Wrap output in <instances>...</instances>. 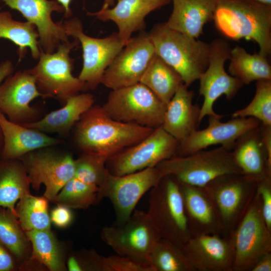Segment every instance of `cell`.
<instances>
[{"instance_id":"obj_1","label":"cell","mask_w":271,"mask_h":271,"mask_svg":"<svg viewBox=\"0 0 271 271\" xmlns=\"http://www.w3.org/2000/svg\"><path fill=\"white\" fill-rule=\"evenodd\" d=\"M75 125V141L82 152L107 160L138 143L154 129L115 120L98 105H93L86 111Z\"/></svg>"},{"instance_id":"obj_2","label":"cell","mask_w":271,"mask_h":271,"mask_svg":"<svg viewBox=\"0 0 271 271\" xmlns=\"http://www.w3.org/2000/svg\"><path fill=\"white\" fill-rule=\"evenodd\" d=\"M213 20L225 37L256 43L259 54L271 53V6L255 0H216Z\"/></svg>"},{"instance_id":"obj_3","label":"cell","mask_w":271,"mask_h":271,"mask_svg":"<svg viewBox=\"0 0 271 271\" xmlns=\"http://www.w3.org/2000/svg\"><path fill=\"white\" fill-rule=\"evenodd\" d=\"M155 53L175 69L189 87L208 65L210 45L168 27L155 25L148 33Z\"/></svg>"},{"instance_id":"obj_4","label":"cell","mask_w":271,"mask_h":271,"mask_svg":"<svg viewBox=\"0 0 271 271\" xmlns=\"http://www.w3.org/2000/svg\"><path fill=\"white\" fill-rule=\"evenodd\" d=\"M156 167L163 176L171 175L180 183L201 188L220 176L241 174L234 162L231 149L222 146L187 156H177Z\"/></svg>"},{"instance_id":"obj_5","label":"cell","mask_w":271,"mask_h":271,"mask_svg":"<svg viewBox=\"0 0 271 271\" xmlns=\"http://www.w3.org/2000/svg\"><path fill=\"white\" fill-rule=\"evenodd\" d=\"M147 212L161 238L180 246L192 236L180 184L173 176H163L151 189Z\"/></svg>"},{"instance_id":"obj_6","label":"cell","mask_w":271,"mask_h":271,"mask_svg":"<svg viewBox=\"0 0 271 271\" xmlns=\"http://www.w3.org/2000/svg\"><path fill=\"white\" fill-rule=\"evenodd\" d=\"M78 44L74 39L61 44L53 53L41 51L38 63L29 70L43 98H55L65 103L70 97L88 89L72 73L74 59L69 54Z\"/></svg>"},{"instance_id":"obj_7","label":"cell","mask_w":271,"mask_h":271,"mask_svg":"<svg viewBox=\"0 0 271 271\" xmlns=\"http://www.w3.org/2000/svg\"><path fill=\"white\" fill-rule=\"evenodd\" d=\"M102 107L115 120L155 129L162 125L166 105L139 82L111 90Z\"/></svg>"},{"instance_id":"obj_8","label":"cell","mask_w":271,"mask_h":271,"mask_svg":"<svg viewBox=\"0 0 271 271\" xmlns=\"http://www.w3.org/2000/svg\"><path fill=\"white\" fill-rule=\"evenodd\" d=\"M228 236L243 217L256 192V183L242 174L220 176L202 187Z\"/></svg>"},{"instance_id":"obj_9","label":"cell","mask_w":271,"mask_h":271,"mask_svg":"<svg viewBox=\"0 0 271 271\" xmlns=\"http://www.w3.org/2000/svg\"><path fill=\"white\" fill-rule=\"evenodd\" d=\"M228 236L234 251L232 271H251L259 258L271 252V230L263 218L257 192L245 214Z\"/></svg>"},{"instance_id":"obj_10","label":"cell","mask_w":271,"mask_h":271,"mask_svg":"<svg viewBox=\"0 0 271 271\" xmlns=\"http://www.w3.org/2000/svg\"><path fill=\"white\" fill-rule=\"evenodd\" d=\"M100 236L116 254L150 265V254L161 238L147 212L136 209L123 224L104 227Z\"/></svg>"},{"instance_id":"obj_11","label":"cell","mask_w":271,"mask_h":271,"mask_svg":"<svg viewBox=\"0 0 271 271\" xmlns=\"http://www.w3.org/2000/svg\"><path fill=\"white\" fill-rule=\"evenodd\" d=\"M179 142L162 126L138 143L110 157L106 167L113 175L121 176L155 167L178 156Z\"/></svg>"},{"instance_id":"obj_12","label":"cell","mask_w":271,"mask_h":271,"mask_svg":"<svg viewBox=\"0 0 271 271\" xmlns=\"http://www.w3.org/2000/svg\"><path fill=\"white\" fill-rule=\"evenodd\" d=\"M66 32L81 44L83 65L78 78L88 89L94 90L101 83L104 73L125 43L117 32L102 38L85 34L81 21L77 18L63 22Z\"/></svg>"},{"instance_id":"obj_13","label":"cell","mask_w":271,"mask_h":271,"mask_svg":"<svg viewBox=\"0 0 271 271\" xmlns=\"http://www.w3.org/2000/svg\"><path fill=\"white\" fill-rule=\"evenodd\" d=\"M48 147L22 157V162L32 188L39 190L45 187L44 196L49 201L56 197L63 186L74 177V159L71 154Z\"/></svg>"},{"instance_id":"obj_14","label":"cell","mask_w":271,"mask_h":271,"mask_svg":"<svg viewBox=\"0 0 271 271\" xmlns=\"http://www.w3.org/2000/svg\"><path fill=\"white\" fill-rule=\"evenodd\" d=\"M163 177L156 167L124 175H108L99 187L98 198H108L114 208L115 220L114 225L125 223L135 210L142 196L155 186Z\"/></svg>"},{"instance_id":"obj_15","label":"cell","mask_w":271,"mask_h":271,"mask_svg":"<svg viewBox=\"0 0 271 271\" xmlns=\"http://www.w3.org/2000/svg\"><path fill=\"white\" fill-rule=\"evenodd\" d=\"M230 51L228 44L223 40H215L210 44L208 65L198 79L199 94L203 97L200 107L201 121L206 116L223 117L214 111L215 102L223 95L227 100H231L243 85L225 70V63L230 59Z\"/></svg>"},{"instance_id":"obj_16","label":"cell","mask_w":271,"mask_h":271,"mask_svg":"<svg viewBox=\"0 0 271 271\" xmlns=\"http://www.w3.org/2000/svg\"><path fill=\"white\" fill-rule=\"evenodd\" d=\"M156 55L149 34L131 37L105 71L101 84L111 90L139 82Z\"/></svg>"},{"instance_id":"obj_17","label":"cell","mask_w":271,"mask_h":271,"mask_svg":"<svg viewBox=\"0 0 271 271\" xmlns=\"http://www.w3.org/2000/svg\"><path fill=\"white\" fill-rule=\"evenodd\" d=\"M39 97H43L30 70L18 71L0 85V110L13 122L21 125L34 122L41 118L30 103Z\"/></svg>"},{"instance_id":"obj_18","label":"cell","mask_w":271,"mask_h":271,"mask_svg":"<svg viewBox=\"0 0 271 271\" xmlns=\"http://www.w3.org/2000/svg\"><path fill=\"white\" fill-rule=\"evenodd\" d=\"M11 9L19 12L36 27L39 35V46L45 53L54 52L59 46L69 40L62 22H54L53 12L65 13L57 1L49 0H3Z\"/></svg>"},{"instance_id":"obj_19","label":"cell","mask_w":271,"mask_h":271,"mask_svg":"<svg viewBox=\"0 0 271 271\" xmlns=\"http://www.w3.org/2000/svg\"><path fill=\"white\" fill-rule=\"evenodd\" d=\"M222 117L208 116L206 128L194 131L179 142L178 156H187L217 145L232 150L238 138L260 124L253 117H232L226 122L221 121Z\"/></svg>"},{"instance_id":"obj_20","label":"cell","mask_w":271,"mask_h":271,"mask_svg":"<svg viewBox=\"0 0 271 271\" xmlns=\"http://www.w3.org/2000/svg\"><path fill=\"white\" fill-rule=\"evenodd\" d=\"M180 248L195 271H232L234 251L229 236H192Z\"/></svg>"},{"instance_id":"obj_21","label":"cell","mask_w":271,"mask_h":271,"mask_svg":"<svg viewBox=\"0 0 271 271\" xmlns=\"http://www.w3.org/2000/svg\"><path fill=\"white\" fill-rule=\"evenodd\" d=\"M169 3L164 0H117L116 4L111 8L87 14L104 22H114L118 28V36L125 44L133 33L143 31L146 27L145 18L150 13Z\"/></svg>"},{"instance_id":"obj_22","label":"cell","mask_w":271,"mask_h":271,"mask_svg":"<svg viewBox=\"0 0 271 271\" xmlns=\"http://www.w3.org/2000/svg\"><path fill=\"white\" fill-rule=\"evenodd\" d=\"M231 152L241 174L250 180L257 183L271 176V161L262 141L260 125L238 138Z\"/></svg>"},{"instance_id":"obj_23","label":"cell","mask_w":271,"mask_h":271,"mask_svg":"<svg viewBox=\"0 0 271 271\" xmlns=\"http://www.w3.org/2000/svg\"><path fill=\"white\" fill-rule=\"evenodd\" d=\"M0 127L4 138L1 159L4 160H19L35 150L64 143L40 130L11 121L1 110Z\"/></svg>"},{"instance_id":"obj_24","label":"cell","mask_w":271,"mask_h":271,"mask_svg":"<svg viewBox=\"0 0 271 271\" xmlns=\"http://www.w3.org/2000/svg\"><path fill=\"white\" fill-rule=\"evenodd\" d=\"M192 90L181 85L166 107L162 127L179 142L198 129L201 123L200 106L193 104Z\"/></svg>"},{"instance_id":"obj_25","label":"cell","mask_w":271,"mask_h":271,"mask_svg":"<svg viewBox=\"0 0 271 271\" xmlns=\"http://www.w3.org/2000/svg\"><path fill=\"white\" fill-rule=\"evenodd\" d=\"M180 184L192 236L223 234V228L218 214L203 188Z\"/></svg>"},{"instance_id":"obj_26","label":"cell","mask_w":271,"mask_h":271,"mask_svg":"<svg viewBox=\"0 0 271 271\" xmlns=\"http://www.w3.org/2000/svg\"><path fill=\"white\" fill-rule=\"evenodd\" d=\"M172 12L165 25L197 39L204 25L213 19L216 0H172Z\"/></svg>"},{"instance_id":"obj_27","label":"cell","mask_w":271,"mask_h":271,"mask_svg":"<svg viewBox=\"0 0 271 271\" xmlns=\"http://www.w3.org/2000/svg\"><path fill=\"white\" fill-rule=\"evenodd\" d=\"M93 96L78 93L69 98L61 108L53 111L38 120L23 125L45 133H55L62 137L68 135L81 115L94 104Z\"/></svg>"},{"instance_id":"obj_28","label":"cell","mask_w":271,"mask_h":271,"mask_svg":"<svg viewBox=\"0 0 271 271\" xmlns=\"http://www.w3.org/2000/svg\"><path fill=\"white\" fill-rule=\"evenodd\" d=\"M30 186L21 160L0 158V207L9 209L17 217L16 204L30 193Z\"/></svg>"},{"instance_id":"obj_29","label":"cell","mask_w":271,"mask_h":271,"mask_svg":"<svg viewBox=\"0 0 271 271\" xmlns=\"http://www.w3.org/2000/svg\"><path fill=\"white\" fill-rule=\"evenodd\" d=\"M140 82L149 88L166 105L184 84L179 73L156 54Z\"/></svg>"},{"instance_id":"obj_30","label":"cell","mask_w":271,"mask_h":271,"mask_svg":"<svg viewBox=\"0 0 271 271\" xmlns=\"http://www.w3.org/2000/svg\"><path fill=\"white\" fill-rule=\"evenodd\" d=\"M0 39L11 41L18 47L19 59L30 49L33 59L38 60L41 53L39 35L34 25L27 21L14 20L9 12H0Z\"/></svg>"},{"instance_id":"obj_31","label":"cell","mask_w":271,"mask_h":271,"mask_svg":"<svg viewBox=\"0 0 271 271\" xmlns=\"http://www.w3.org/2000/svg\"><path fill=\"white\" fill-rule=\"evenodd\" d=\"M32 247L30 259L35 260L51 271L66 269L64 251L50 229L25 231Z\"/></svg>"},{"instance_id":"obj_32","label":"cell","mask_w":271,"mask_h":271,"mask_svg":"<svg viewBox=\"0 0 271 271\" xmlns=\"http://www.w3.org/2000/svg\"><path fill=\"white\" fill-rule=\"evenodd\" d=\"M228 71L230 75L248 84L253 81L271 79V67L266 57L250 54L236 46L230 51Z\"/></svg>"},{"instance_id":"obj_33","label":"cell","mask_w":271,"mask_h":271,"mask_svg":"<svg viewBox=\"0 0 271 271\" xmlns=\"http://www.w3.org/2000/svg\"><path fill=\"white\" fill-rule=\"evenodd\" d=\"M49 201L45 196H35L30 193L24 195L19 200L16 207L17 217L25 232L51 229Z\"/></svg>"},{"instance_id":"obj_34","label":"cell","mask_w":271,"mask_h":271,"mask_svg":"<svg viewBox=\"0 0 271 271\" xmlns=\"http://www.w3.org/2000/svg\"><path fill=\"white\" fill-rule=\"evenodd\" d=\"M28 240L17 217L9 209L0 207V242L18 259H26Z\"/></svg>"},{"instance_id":"obj_35","label":"cell","mask_w":271,"mask_h":271,"mask_svg":"<svg viewBox=\"0 0 271 271\" xmlns=\"http://www.w3.org/2000/svg\"><path fill=\"white\" fill-rule=\"evenodd\" d=\"M99 187L75 177L69 180L51 202L70 209H86L98 203Z\"/></svg>"},{"instance_id":"obj_36","label":"cell","mask_w":271,"mask_h":271,"mask_svg":"<svg viewBox=\"0 0 271 271\" xmlns=\"http://www.w3.org/2000/svg\"><path fill=\"white\" fill-rule=\"evenodd\" d=\"M149 261L154 271H195L180 246L162 238L151 252Z\"/></svg>"},{"instance_id":"obj_37","label":"cell","mask_w":271,"mask_h":271,"mask_svg":"<svg viewBox=\"0 0 271 271\" xmlns=\"http://www.w3.org/2000/svg\"><path fill=\"white\" fill-rule=\"evenodd\" d=\"M255 95L245 107L234 111L232 117H253L271 125V79L256 81Z\"/></svg>"},{"instance_id":"obj_38","label":"cell","mask_w":271,"mask_h":271,"mask_svg":"<svg viewBox=\"0 0 271 271\" xmlns=\"http://www.w3.org/2000/svg\"><path fill=\"white\" fill-rule=\"evenodd\" d=\"M106 159L99 156L82 152L74 160V177L99 187L109 173L106 167Z\"/></svg>"},{"instance_id":"obj_39","label":"cell","mask_w":271,"mask_h":271,"mask_svg":"<svg viewBox=\"0 0 271 271\" xmlns=\"http://www.w3.org/2000/svg\"><path fill=\"white\" fill-rule=\"evenodd\" d=\"M102 271H154L149 264L117 254L103 256Z\"/></svg>"},{"instance_id":"obj_40","label":"cell","mask_w":271,"mask_h":271,"mask_svg":"<svg viewBox=\"0 0 271 271\" xmlns=\"http://www.w3.org/2000/svg\"><path fill=\"white\" fill-rule=\"evenodd\" d=\"M263 218L268 228L271 230V176L256 183Z\"/></svg>"},{"instance_id":"obj_41","label":"cell","mask_w":271,"mask_h":271,"mask_svg":"<svg viewBox=\"0 0 271 271\" xmlns=\"http://www.w3.org/2000/svg\"><path fill=\"white\" fill-rule=\"evenodd\" d=\"M51 222L60 228H65L70 225L73 219L71 209L63 205H57L51 211Z\"/></svg>"},{"instance_id":"obj_42","label":"cell","mask_w":271,"mask_h":271,"mask_svg":"<svg viewBox=\"0 0 271 271\" xmlns=\"http://www.w3.org/2000/svg\"><path fill=\"white\" fill-rule=\"evenodd\" d=\"M0 242V271H11L15 268V264L11 254Z\"/></svg>"},{"instance_id":"obj_43","label":"cell","mask_w":271,"mask_h":271,"mask_svg":"<svg viewBox=\"0 0 271 271\" xmlns=\"http://www.w3.org/2000/svg\"><path fill=\"white\" fill-rule=\"evenodd\" d=\"M251 271H271V252L267 253L259 258Z\"/></svg>"},{"instance_id":"obj_44","label":"cell","mask_w":271,"mask_h":271,"mask_svg":"<svg viewBox=\"0 0 271 271\" xmlns=\"http://www.w3.org/2000/svg\"><path fill=\"white\" fill-rule=\"evenodd\" d=\"M14 66L12 62L9 60L0 63V85L4 80L13 73Z\"/></svg>"},{"instance_id":"obj_45","label":"cell","mask_w":271,"mask_h":271,"mask_svg":"<svg viewBox=\"0 0 271 271\" xmlns=\"http://www.w3.org/2000/svg\"><path fill=\"white\" fill-rule=\"evenodd\" d=\"M67 267L70 271H81V267L74 255L69 257L67 262Z\"/></svg>"},{"instance_id":"obj_46","label":"cell","mask_w":271,"mask_h":271,"mask_svg":"<svg viewBox=\"0 0 271 271\" xmlns=\"http://www.w3.org/2000/svg\"><path fill=\"white\" fill-rule=\"evenodd\" d=\"M57 1L63 7L65 10L64 16L68 19L72 16V11L70 8L72 0H57Z\"/></svg>"},{"instance_id":"obj_47","label":"cell","mask_w":271,"mask_h":271,"mask_svg":"<svg viewBox=\"0 0 271 271\" xmlns=\"http://www.w3.org/2000/svg\"><path fill=\"white\" fill-rule=\"evenodd\" d=\"M115 0H104V3L102 6L101 10H104L110 7H113L114 5Z\"/></svg>"},{"instance_id":"obj_48","label":"cell","mask_w":271,"mask_h":271,"mask_svg":"<svg viewBox=\"0 0 271 271\" xmlns=\"http://www.w3.org/2000/svg\"><path fill=\"white\" fill-rule=\"evenodd\" d=\"M4 145V138L3 132L0 127V158Z\"/></svg>"},{"instance_id":"obj_49","label":"cell","mask_w":271,"mask_h":271,"mask_svg":"<svg viewBox=\"0 0 271 271\" xmlns=\"http://www.w3.org/2000/svg\"><path fill=\"white\" fill-rule=\"evenodd\" d=\"M262 4L271 6V0H255Z\"/></svg>"},{"instance_id":"obj_50","label":"cell","mask_w":271,"mask_h":271,"mask_svg":"<svg viewBox=\"0 0 271 271\" xmlns=\"http://www.w3.org/2000/svg\"><path fill=\"white\" fill-rule=\"evenodd\" d=\"M164 1H167V2H170V1L171 0H164Z\"/></svg>"}]
</instances>
